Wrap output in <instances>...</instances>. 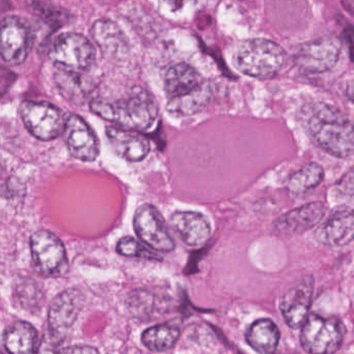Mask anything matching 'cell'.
<instances>
[{
	"instance_id": "6da1fadb",
	"label": "cell",
	"mask_w": 354,
	"mask_h": 354,
	"mask_svg": "<svg viewBox=\"0 0 354 354\" xmlns=\"http://www.w3.org/2000/svg\"><path fill=\"white\" fill-rule=\"evenodd\" d=\"M298 120L308 138L331 156L347 158L354 149L353 126L337 107L315 101L304 104Z\"/></svg>"
},
{
	"instance_id": "7a4b0ae2",
	"label": "cell",
	"mask_w": 354,
	"mask_h": 354,
	"mask_svg": "<svg viewBox=\"0 0 354 354\" xmlns=\"http://www.w3.org/2000/svg\"><path fill=\"white\" fill-rule=\"evenodd\" d=\"M167 111L176 117H190L204 111L213 99L212 84L185 63L171 66L165 71Z\"/></svg>"
},
{
	"instance_id": "3957f363",
	"label": "cell",
	"mask_w": 354,
	"mask_h": 354,
	"mask_svg": "<svg viewBox=\"0 0 354 354\" xmlns=\"http://www.w3.org/2000/svg\"><path fill=\"white\" fill-rule=\"evenodd\" d=\"M93 113L102 119L130 131H147L154 125L158 106L150 93L140 86L119 100L113 102L96 101L91 104Z\"/></svg>"
},
{
	"instance_id": "277c9868",
	"label": "cell",
	"mask_w": 354,
	"mask_h": 354,
	"mask_svg": "<svg viewBox=\"0 0 354 354\" xmlns=\"http://www.w3.org/2000/svg\"><path fill=\"white\" fill-rule=\"evenodd\" d=\"M287 55L279 44L266 39H250L238 45L233 63L244 75L267 80L277 75L285 66Z\"/></svg>"
},
{
	"instance_id": "5b68a950",
	"label": "cell",
	"mask_w": 354,
	"mask_h": 354,
	"mask_svg": "<svg viewBox=\"0 0 354 354\" xmlns=\"http://www.w3.org/2000/svg\"><path fill=\"white\" fill-rule=\"evenodd\" d=\"M344 335L345 329L337 319L310 314L301 325L300 343L308 354H333L341 347Z\"/></svg>"
},
{
	"instance_id": "8992f818",
	"label": "cell",
	"mask_w": 354,
	"mask_h": 354,
	"mask_svg": "<svg viewBox=\"0 0 354 354\" xmlns=\"http://www.w3.org/2000/svg\"><path fill=\"white\" fill-rule=\"evenodd\" d=\"M51 61L66 73L80 75L90 69L95 61V48L88 38L80 34L57 37L50 49Z\"/></svg>"
},
{
	"instance_id": "52a82bcc",
	"label": "cell",
	"mask_w": 354,
	"mask_h": 354,
	"mask_svg": "<svg viewBox=\"0 0 354 354\" xmlns=\"http://www.w3.org/2000/svg\"><path fill=\"white\" fill-rule=\"evenodd\" d=\"M30 250L35 268L43 277H57L67 272V252L55 234L46 230L36 232L30 238Z\"/></svg>"
},
{
	"instance_id": "ba28073f",
	"label": "cell",
	"mask_w": 354,
	"mask_h": 354,
	"mask_svg": "<svg viewBox=\"0 0 354 354\" xmlns=\"http://www.w3.org/2000/svg\"><path fill=\"white\" fill-rule=\"evenodd\" d=\"M342 42L335 36H325L300 45L294 62L304 74L315 75L329 71L337 65L341 55Z\"/></svg>"
},
{
	"instance_id": "9c48e42d",
	"label": "cell",
	"mask_w": 354,
	"mask_h": 354,
	"mask_svg": "<svg viewBox=\"0 0 354 354\" xmlns=\"http://www.w3.org/2000/svg\"><path fill=\"white\" fill-rule=\"evenodd\" d=\"M20 115L28 131L39 140L49 142L64 132L65 115L51 103L26 101L20 107Z\"/></svg>"
},
{
	"instance_id": "30bf717a",
	"label": "cell",
	"mask_w": 354,
	"mask_h": 354,
	"mask_svg": "<svg viewBox=\"0 0 354 354\" xmlns=\"http://www.w3.org/2000/svg\"><path fill=\"white\" fill-rule=\"evenodd\" d=\"M34 43L28 22L10 16L0 22V57L10 65H20L28 59Z\"/></svg>"
},
{
	"instance_id": "8fae6325",
	"label": "cell",
	"mask_w": 354,
	"mask_h": 354,
	"mask_svg": "<svg viewBox=\"0 0 354 354\" xmlns=\"http://www.w3.org/2000/svg\"><path fill=\"white\" fill-rule=\"evenodd\" d=\"M136 235L146 245L158 252L175 250L176 243L160 211L150 204H144L136 210L133 219Z\"/></svg>"
},
{
	"instance_id": "7c38bea8",
	"label": "cell",
	"mask_w": 354,
	"mask_h": 354,
	"mask_svg": "<svg viewBox=\"0 0 354 354\" xmlns=\"http://www.w3.org/2000/svg\"><path fill=\"white\" fill-rule=\"evenodd\" d=\"M84 298L76 289L66 290L53 299L48 313L49 333L53 339L61 342L77 319Z\"/></svg>"
},
{
	"instance_id": "4fadbf2b",
	"label": "cell",
	"mask_w": 354,
	"mask_h": 354,
	"mask_svg": "<svg viewBox=\"0 0 354 354\" xmlns=\"http://www.w3.org/2000/svg\"><path fill=\"white\" fill-rule=\"evenodd\" d=\"M314 292V279L306 277L283 293L279 310L291 328H299L308 316Z\"/></svg>"
},
{
	"instance_id": "5bb4252c",
	"label": "cell",
	"mask_w": 354,
	"mask_h": 354,
	"mask_svg": "<svg viewBox=\"0 0 354 354\" xmlns=\"http://www.w3.org/2000/svg\"><path fill=\"white\" fill-rule=\"evenodd\" d=\"M63 133L72 156L82 161H94L98 157V140L80 115H70L66 118Z\"/></svg>"
},
{
	"instance_id": "9a60e30c",
	"label": "cell",
	"mask_w": 354,
	"mask_h": 354,
	"mask_svg": "<svg viewBox=\"0 0 354 354\" xmlns=\"http://www.w3.org/2000/svg\"><path fill=\"white\" fill-rule=\"evenodd\" d=\"M353 234V211L349 207H339L317 229L316 238L324 245L337 248L350 243Z\"/></svg>"
},
{
	"instance_id": "2e32d148",
	"label": "cell",
	"mask_w": 354,
	"mask_h": 354,
	"mask_svg": "<svg viewBox=\"0 0 354 354\" xmlns=\"http://www.w3.org/2000/svg\"><path fill=\"white\" fill-rule=\"evenodd\" d=\"M171 225L184 243L194 248L206 244L212 232L208 218L201 213L192 211H177L173 213Z\"/></svg>"
},
{
	"instance_id": "e0dca14e",
	"label": "cell",
	"mask_w": 354,
	"mask_h": 354,
	"mask_svg": "<svg viewBox=\"0 0 354 354\" xmlns=\"http://www.w3.org/2000/svg\"><path fill=\"white\" fill-rule=\"evenodd\" d=\"M326 213L322 202H313L281 215L274 223L275 230L285 235L301 234L316 227Z\"/></svg>"
},
{
	"instance_id": "ac0fdd59",
	"label": "cell",
	"mask_w": 354,
	"mask_h": 354,
	"mask_svg": "<svg viewBox=\"0 0 354 354\" xmlns=\"http://www.w3.org/2000/svg\"><path fill=\"white\" fill-rule=\"evenodd\" d=\"M106 136L118 155L131 162L144 160L151 150L150 142L140 132L119 127H109Z\"/></svg>"
},
{
	"instance_id": "d6986e66",
	"label": "cell",
	"mask_w": 354,
	"mask_h": 354,
	"mask_svg": "<svg viewBox=\"0 0 354 354\" xmlns=\"http://www.w3.org/2000/svg\"><path fill=\"white\" fill-rule=\"evenodd\" d=\"M171 300L165 294L151 290H136L127 299V306L132 316L140 320H150L165 314Z\"/></svg>"
},
{
	"instance_id": "ffe728a7",
	"label": "cell",
	"mask_w": 354,
	"mask_h": 354,
	"mask_svg": "<svg viewBox=\"0 0 354 354\" xmlns=\"http://www.w3.org/2000/svg\"><path fill=\"white\" fill-rule=\"evenodd\" d=\"M3 343L10 354H37L38 331L30 323L16 321L3 333Z\"/></svg>"
},
{
	"instance_id": "44dd1931",
	"label": "cell",
	"mask_w": 354,
	"mask_h": 354,
	"mask_svg": "<svg viewBox=\"0 0 354 354\" xmlns=\"http://www.w3.org/2000/svg\"><path fill=\"white\" fill-rule=\"evenodd\" d=\"M248 345L259 354H274L279 342V330L270 319L254 321L245 333Z\"/></svg>"
},
{
	"instance_id": "7402d4cb",
	"label": "cell",
	"mask_w": 354,
	"mask_h": 354,
	"mask_svg": "<svg viewBox=\"0 0 354 354\" xmlns=\"http://www.w3.org/2000/svg\"><path fill=\"white\" fill-rule=\"evenodd\" d=\"M92 36L99 47L106 53H118L126 49V39L123 32L111 20L100 19L95 22Z\"/></svg>"
},
{
	"instance_id": "603a6c76",
	"label": "cell",
	"mask_w": 354,
	"mask_h": 354,
	"mask_svg": "<svg viewBox=\"0 0 354 354\" xmlns=\"http://www.w3.org/2000/svg\"><path fill=\"white\" fill-rule=\"evenodd\" d=\"M181 331L179 327L165 323L155 325L144 331L142 342L153 352H165L171 350L179 339Z\"/></svg>"
},
{
	"instance_id": "cb8c5ba5",
	"label": "cell",
	"mask_w": 354,
	"mask_h": 354,
	"mask_svg": "<svg viewBox=\"0 0 354 354\" xmlns=\"http://www.w3.org/2000/svg\"><path fill=\"white\" fill-rule=\"evenodd\" d=\"M324 179V169L318 163L310 162L290 176L287 188L293 196H301L320 185Z\"/></svg>"
},
{
	"instance_id": "d4e9b609",
	"label": "cell",
	"mask_w": 354,
	"mask_h": 354,
	"mask_svg": "<svg viewBox=\"0 0 354 354\" xmlns=\"http://www.w3.org/2000/svg\"><path fill=\"white\" fill-rule=\"evenodd\" d=\"M16 300L26 310H39L44 302V294L40 286L30 279L17 281L14 291Z\"/></svg>"
},
{
	"instance_id": "484cf974",
	"label": "cell",
	"mask_w": 354,
	"mask_h": 354,
	"mask_svg": "<svg viewBox=\"0 0 354 354\" xmlns=\"http://www.w3.org/2000/svg\"><path fill=\"white\" fill-rule=\"evenodd\" d=\"M117 252L122 256L131 258H151L152 252L145 248L138 240L132 237H124L118 242Z\"/></svg>"
},
{
	"instance_id": "4316f807",
	"label": "cell",
	"mask_w": 354,
	"mask_h": 354,
	"mask_svg": "<svg viewBox=\"0 0 354 354\" xmlns=\"http://www.w3.org/2000/svg\"><path fill=\"white\" fill-rule=\"evenodd\" d=\"M59 354H100L96 348L91 346H72V347L64 348L59 350Z\"/></svg>"
},
{
	"instance_id": "83f0119b",
	"label": "cell",
	"mask_w": 354,
	"mask_h": 354,
	"mask_svg": "<svg viewBox=\"0 0 354 354\" xmlns=\"http://www.w3.org/2000/svg\"><path fill=\"white\" fill-rule=\"evenodd\" d=\"M0 354H3V353H1V352H0Z\"/></svg>"
}]
</instances>
